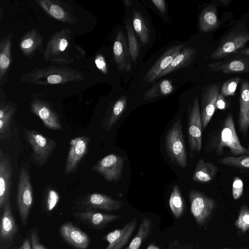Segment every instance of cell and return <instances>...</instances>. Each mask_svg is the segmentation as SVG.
<instances>
[{
    "label": "cell",
    "mask_w": 249,
    "mask_h": 249,
    "mask_svg": "<svg viewBox=\"0 0 249 249\" xmlns=\"http://www.w3.org/2000/svg\"><path fill=\"white\" fill-rule=\"evenodd\" d=\"M219 25L216 6L211 3L204 8L199 18V27L203 33L216 29Z\"/></svg>",
    "instance_id": "f1b7e54d"
},
{
    "label": "cell",
    "mask_w": 249,
    "mask_h": 249,
    "mask_svg": "<svg viewBox=\"0 0 249 249\" xmlns=\"http://www.w3.org/2000/svg\"><path fill=\"white\" fill-rule=\"evenodd\" d=\"M114 60L117 69L128 72L131 69V57L124 32L118 31L113 46Z\"/></svg>",
    "instance_id": "d6986e66"
},
{
    "label": "cell",
    "mask_w": 249,
    "mask_h": 249,
    "mask_svg": "<svg viewBox=\"0 0 249 249\" xmlns=\"http://www.w3.org/2000/svg\"><path fill=\"white\" fill-rule=\"evenodd\" d=\"M146 249H160L159 248L156 246L154 244H150Z\"/></svg>",
    "instance_id": "f907efd6"
},
{
    "label": "cell",
    "mask_w": 249,
    "mask_h": 249,
    "mask_svg": "<svg viewBox=\"0 0 249 249\" xmlns=\"http://www.w3.org/2000/svg\"><path fill=\"white\" fill-rule=\"evenodd\" d=\"M219 4L224 7H228L231 2V0H220L218 1Z\"/></svg>",
    "instance_id": "681fc988"
},
{
    "label": "cell",
    "mask_w": 249,
    "mask_h": 249,
    "mask_svg": "<svg viewBox=\"0 0 249 249\" xmlns=\"http://www.w3.org/2000/svg\"><path fill=\"white\" fill-rule=\"evenodd\" d=\"M36 1L48 15L58 21L69 24H74L77 21L70 5L62 1L37 0Z\"/></svg>",
    "instance_id": "5bb4252c"
},
{
    "label": "cell",
    "mask_w": 249,
    "mask_h": 249,
    "mask_svg": "<svg viewBox=\"0 0 249 249\" xmlns=\"http://www.w3.org/2000/svg\"><path fill=\"white\" fill-rule=\"evenodd\" d=\"M173 90L171 82L167 79L162 80L154 85L143 94V99L150 100L160 96L170 94Z\"/></svg>",
    "instance_id": "1f68e13d"
},
{
    "label": "cell",
    "mask_w": 249,
    "mask_h": 249,
    "mask_svg": "<svg viewBox=\"0 0 249 249\" xmlns=\"http://www.w3.org/2000/svg\"><path fill=\"white\" fill-rule=\"evenodd\" d=\"M202 130L199 104L198 97L196 96L190 109L188 119V140L192 154H197L201 150Z\"/></svg>",
    "instance_id": "ba28073f"
},
{
    "label": "cell",
    "mask_w": 249,
    "mask_h": 249,
    "mask_svg": "<svg viewBox=\"0 0 249 249\" xmlns=\"http://www.w3.org/2000/svg\"><path fill=\"white\" fill-rule=\"evenodd\" d=\"M208 67L212 71L225 74L249 73V56L235 54L231 58L212 62Z\"/></svg>",
    "instance_id": "2e32d148"
},
{
    "label": "cell",
    "mask_w": 249,
    "mask_h": 249,
    "mask_svg": "<svg viewBox=\"0 0 249 249\" xmlns=\"http://www.w3.org/2000/svg\"><path fill=\"white\" fill-rule=\"evenodd\" d=\"M184 47V44H180L168 49L148 70L143 78V81L149 83L157 79L158 77L170 65L174 58Z\"/></svg>",
    "instance_id": "ac0fdd59"
},
{
    "label": "cell",
    "mask_w": 249,
    "mask_h": 249,
    "mask_svg": "<svg viewBox=\"0 0 249 249\" xmlns=\"http://www.w3.org/2000/svg\"><path fill=\"white\" fill-rule=\"evenodd\" d=\"M249 42V29L244 22L238 23L224 35L210 58L213 60L223 59L234 54Z\"/></svg>",
    "instance_id": "277c9868"
},
{
    "label": "cell",
    "mask_w": 249,
    "mask_h": 249,
    "mask_svg": "<svg viewBox=\"0 0 249 249\" xmlns=\"http://www.w3.org/2000/svg\"><path fill=\"white\" fill-rule=\"evenodd\" d=\"M26 140L33 149V156L38 166H43L48 161L56 146V142L35 130L24 128Z\"/></svg>",
    "instance_id": "8992f818"
},
{
    "label": "cell",
    "mask_w": 249,
    "mask_h": 249,
    "mask_svg": "<svg viewBox=\"0 0 249 249\" xmlns=\"http://www.w3.org/2000/svg\"><path fill=\"white\" fill-rule=\"evenodd\" d=\"M217 171L215 165L201 159L196 165L192 179L197 182H209L214 178Z\"/></svg>",
    "instance_id": "f546056e"
},
{
    "label": "cell",
    "mask_w": 249,
    "mask_h": 249,
    "mask_svg": "<svg viewBox=\"0 0 249 249\" xmlns=\"http://www.w3.org/2000/svg\"><path fill=\"white\" fill-rule=\"evenodd\" d=\"M90 138L84 136L77 137L70 142V149L66 160L65 173L68 175L76 169L87 153Z\"/></svg>",
    "instance_id": "9a60e30c"
},
{
    "label": "cell",
    "mask_w": 249,
    "mask_h": 249,
    "mask_svg": "<svg viewBox=\"0 0 249 249\" xmlns=\"http://www.w3.org/2000/svg\"><path fill=\"white\" fill-rule=\"evenodd\" d=\"M169 205L174 216L179 219L184 211V202L179 187L175 185L170 195Z\"/></svg>",
    "instance_id": "836d02e7"
},
{
    "label": "cell",
    "mask_w": 249,
    "mask_h": 249,
    "mask_svg": "<svg viewBox=\"0 0 249 249\" xmlns=\"http://www.w3.org/2000/svg\"><path fill=\"white\" fill-rule=\"evenodd\" d=\"M84 75L70 67L49 66L35 68L21 75V81L35 85L64 84L83 81Z\"/></svg>",
    "instance_id": "3957f363"
},
{
    "label": "cell",
    "mask_w": 249,
    "mask_h": 249,
    "mask_svg": "<svg viewBox=\"0 0 249 249\" xmlns=\"http://www.w3.org/2000/svg\"><path fill=\"white\" fill-rule=\"evenodd\" d=\"M245 249V248H241V249Z\"/></svg>",
    "instance_id": "db71d44e"
},
{
    "label": "cell",
    "mask_w": 249,
    "mask_h": 249,
    "mask_svg": "<svg viewBox=\"0 0 249 249\" xmlns=\"http://www.w3.org/2000/svg\"><path fill=\"white\" fill-rule=\"evenodd\" d=\"M132 24L133 28L144 45L149 41V31L143 16L136 10H133Z\"/></svg>",
    "instance_id": "d6a6232c"
},
{
    "label": "cell",
    "mask_w": 249,
    "mask_h": 249,
    "mask_svg": "<svg viewBox=\"0 0 249 249\" xmlns=\"http://www.w3.org/2000/svg\"><path fill=\"white\" fill-rule=\"evenodd\" d=\"M83 203L88 209H99L106 211H119L122 209L123 205V201L98 193L88 195Z\"/></svg>",
    "instance_id": "7402d4cb"
},
{
    "label": "cell",
    "mask_w": 249,
    "mask_h": 249,
    "mask_svg": "<svg viewBox=\"0 0 249 249\" xmlns=\"http://www.w3.org/2000/svg\"><path fill=\"white\" fill-rule=\"evenodd\" d=\"M151 1L162 14H164L165 13L166 4L164 0H152Z\"/></svg>",
    "instance_id": "f6af8a7d"
},
{
    "label": "cell",
    "mask_w": 249,
    "mask_h": 249,
    "mask_svg": "<svg viewBox=\"0 0 249 249\" xmlns=\"http://www.w3.org/2000/svg\"></svg>",
    "instance_id": "11a10c76"
},
{
    "label": "cell",
    "mask_w": 249,
    "mask_h": 249,
    "mask_svg": "<svg viewBox=\"0 0 249 249\" xmlns=\"http://www.w3.org/2000/svg\"><path fill=\"white\" fill-rule=\"evenodd\" d=\"M33 202V188L29 172L25 168L20 169L18 184L17 202L22 224H26Z\"/></svg>",
    "instance_id": "52a82bcc"
},
{
    "label": "cell",
    "mask_w": 249,
    "mask_h": 249,
    "mask_svg": "<svg viewBox=\"0 0 249 249\" xmlns=\"http://www.w3.org/2000/svg\"><path fill=\"white\" fill-rule=\"evenodd\" d=\"M44 38L36 29L26 32L19 42V48L23 54L28 58H32L36 52L42 48Z\"/></svg>",
    "instance_id": "484cf974"
},
{
    "label": "cell",
    "mask_w": 249,
    "mask_h": 249,
    "mask_svg": "<svg viewBox=\"0 0 249 249\" xmlns=\"http://www.w3.org/2000/svg\"><path fill=\"white\" fill-rule=\"evenodd\" d=\"M13 169L11 160L0 149V209L2 210L10 201L12 187Z\"/></svg>",
    "instance_id": "4fadbf2b"
},
{
    "label": "cell",
    "mask_w": 249,
    "mask_h": 249,
    "mask_svg": "<svg viewBox=\"0 0 249 249\" xmlns=\"http://www.w3.org/2000/svg\"><path fill=\"white\" fill-rule=\"evenodd\" d=\"M152 227V221L147 217H143L139 225L137 234L129 245L124 249H139L142 242L150 234Z\"/></svg>",
    "instance_id": "4dcf8cb0"
},
{
    "label": "cell",
    "mask_w": 249,
    "mask_h": 249,
    "mask_svg": "<svg viewBox=\"0 0 249 249\" xmlns=\"http://www.w3.org/2000/svg\"><path fill=\"white\" fill-rule=\"evenodd\" d=\"M18 230L11 208L10 201L2 209L0 225V240L1 243L8 244L14 239Z\"/></svg>",
    "instance_id": "cb8c5ba5"
},
{
    "label": "cell",
    "mask_w": 249,
    "mask_h": 249,
    "mask_svg": "<svg viewBox=\"0 0 249 249\" xmlns=\"http://www.w3.org/2000/svg\"><path fill=\"white\" fill-rule=\"evenodd\" d=\"M218 162L229 166L249 169V155L226 157L219 159Z\"/></svg>",
    "instance_id": "e575fe53"
},
{
    "label": "cell",
    "mask_w": 249,
    "mask_h": 249,
    "mask_svg": "<svg viewBox=\"0 0 249 249\" xmlns=\"http://www.w3.org/2000/svg\"><path fill=\"white\" fill-rule=\"evenodd\" d=\"M137 226V219H133L122 228L115 230L104 237L108 244L105 249H122L128 242Z\"/></svg>",
    "instance_id": "ffe728a7"
},
{
    "label": "cell",
    "mask_w": 249,
    "mask_h": 249,
    "mask_svg": "<svg viewBox=\"0 0 249 249\" xmlns=\"http://www.w3.org/2000/svg\"><path fill=\"white\" fill-rule=\"evenodd\" d=\"M243 190V180L239 177H235L232 185V194L234 200H237L241 196Z\"/></svg>",
    "instance_id": "60d3db41"
},
{
    "label": "cell",
    "mask_w": 249,
    "mask_h": 249,
    "mask_svg": "<svg viewBox=\"0 0 249 249\" xmlns=\"http://www.w3.org/2000/svg\"><path fill=\"white\" fill-rule=\"evenodd\" d=\"M225 148L233 156L249 155V150L241 143L237 135L232 115L228 114L216 129L209 134L205 150L214 152L217 156L223 154Z\"/></svg>",
    "instance_id": "7a4b0ae2"
},
{
    "label": "cell",
    "mask_w": 249,
    "mask_h": 249,
    "mask_svg": "<svg viewBox=\"0 0 249 249\" xmlns=\"http://www.w3.org/2000/svg\"><path fill=\"white\" fill-rule=\"evenodd\" d=\"M132 2V0H126L124 1V3L126 6L128 7L131 4Z\"/></svg>",
    "instance_id": "816d5d0a"
},
{
    "label": "cell",
    "mask_w": 249,
    "mask_h": 249,
    "mask_svg": "<svg viewBox=\"0 0 249 249\" xmlns=\"http://www.w3.org/2000/svg\"><path fill=\"white\" fill-rule=\"evenodd\" d=\"M240 81V77H234L225 81L221 86L220 93L224 97L234 95Z\"/></svg>",
    "instance_id": "f35d334b"
},
{
    "label": "cell",
    "mask_w": 249,
    "mask_h": 249,
    "mask_svg": "<svg viewBox=\"0 0 249 249\" xmlns=\"http://www.w3.org/2000/svg\"><path fill=\"white\" fill-rule=\"evenodd\" d=\"M95 64L98 69L104 74L108 72L107 66L104 57L101 54H97L94 59Z\"/></svg>",
    "instance_id": "b9f144b4"
},
{
    "label": "cell",
    "mask_w": 249,
    "mask_h": 249,
    "mask_svg": "<svg viewBox=\"0 0 249 249\" xmlns=\"http://www.w3.org/2000/svg\"><path fill=\"white\" fill-rule=\"evenodd\" d=\"M60 231L63 239L73 247L77 249H86L88 247L90 242L89 236L71 222L63 224Z\"/></svg>",
    "instance_id": "603a6c76"
},
{
    "label": "cell",
    "mask_w": 249,
    "mask_h": 249,
    "mask_svg": "<svg viewBox=\"0 0 249 249\" xmlns=\"http://www.w3.org/2000/svg\"><path fill=\"white\" fill-rule=\"evenodd\" d=\"M168 249H193L191 248H189L187 247V245H185L184 246H182L180 245L178 241H174L173 243L172 244L170 247H169Z\"/></svg>",
    "instance_id": "bcb514c9"
},
{
    "label": "cell",
    "mask_w": 249,
    "mask_h": 249,
    "mask_svg": "<svg viewBox=\"0 0 249 249\" xmlns=\"http://www.w3.org/2000/svg\"><path fill=\"white\" fill-rule=\"evenodd\" d=\"M128 38V45L132 60L136 62L139 55L140 47L131 25L128 23L126 25Z\"/></svg>",
    "instance_id": "8d00e7d4"
},
{
    "label": "cell",
    "mask_w": 249,
    "mask_h": 249,
    "mask_svg": "<svg viewBox=\"0 0 249 249\" xmlns=\"http://www.w3.org/2000/svg\"><path fill=\"white\" fill-rule=\"evenodd\" d=\"M59 195L54 189L48 188L45 195V207L47 211H53L58 204L59 200Z\"/></svg>",
    "instance_id": "ab89813d"
},
{
    "label": "cell",
    "mask_w": 249,
    "mask_h": 249,
    "mask_svg": "<svg viewBox=\"0 0 249 249\" xmlns=\"http://www.w3.org/2000/svg\"><path fill=\"white\" fill-rule=\"evenodd\" d=\"M73 215L79 221L96 229H103L110 223L123 216L120 215L106 213L90 209H88L83 212H75Z\"/></svg>",
    "instance_id": "e0dca14e"
},
{
    "label": "cell",
    "mask_w": 249,
    "mask_h": 249,
    "mask_svg": "<svg viewBox=\"0 0 249 249\" xmlns=\"http://www.w3.org/2000/svg\"><path fill=\"white\" fill-rule=\"evenodd\" d=\"M0 99V140L8 139L11 135V124L16 111V105L12 102Z\"/></svg>",
    "instance_id": "4316f807"
},
{
    "label": "cell",
    "mask_w": 249,
    "mask_h": 249,
    "mask_svg": "<svg viewBox=\"0 0 249 249\" xmlns=\"http://www.w3.org/2000/svg\"><path fill=\"white\" fill-rule=\"evenodd\" d=\"M127 97L123 96L114 104L110 114L107 127L111 128L117 122L124 111L127 105Z\"/></svg>",
    "instance_id": "d590c367"
},
{
    "label": "cell",
    "mask_w": 249,
    "mask_h": 249,
    "mask_svg": "<svg viewBox=\"0 0 249 249\" xmlns=\"http://www.w3.org/2000/svg\"><path fill=\"white\" fill-rule=\"evenodd\" d=\"M165 147L172 162L181 168L188 166L187 154L180 118L174 122L167 131L165 138Z\"/></svg>",
    "instance_id": "5b68a950"
},
{
    "label": "cell",
    "mask_w": 249,
    "mask_h": 249,
    "mask_svg": "<svg viewBox=\"0 0 249 249\" xmlns=\"http://www.w3.org/2000/svg\"><path fill=\"white\" fill-rule=\"evenodd\" d=\"M238 122L240 131L246 136L249 129V82L246 80L240 87Z\"/></svg>",
    "instance_id": "d4e9b609"
},
{
    "label": "cell",
    "mask_w": 249,
    "mask_h": 249,
    "mask_svg": "<svg viewBox=\"0 0 249 249\" xmlns=\"http://www.w3.org/2000/svg\"><path fill=\"white\" fill-rule=\"evenodd\" d=\"M123 157L116 154H110L100 160L92 167L109 182H118L121 178L124 166Z\"/></svg>",
    "instance_id": "9c48e42d"
},
{
    "label": "cell",
    "mask_w": 249,
    "mask_h": 249,
    "mask_svg": "<svg viewBox=\"0 0 249 249\" xmlns=\"http://www.w3.org/2000/svg\"><path fill=\"white\" fill-rule=\"evenodd\" d=\"M30 107L31 111L41 120L46 127L54 130L63 129L59 115L48 102L34 97Z\"/></svg>",
    "instance_id": "7c38bea8"
},
{
    "label": "cell",
    "mask_w": 249,
    "mask_h": 249,
    "mask_svg": "<svg viewBox=\"0 0 249 249\" xmlns=\"http://www.w3.org/2000/svg\"><path fill=\"white\" fill-rule=\"evenodd\" d=\"M235 226L244 233L249 229V208L247 205L244 204L242 206Z\"/></svg>",
    "instance_id": "74e56055"
},
{
    "label": "cell",
    "mask_w": 249,
    "mask_h": 249,
    "mask_svg": "<svg viewBox=\"0 0 249 249\" xmlns=\"http://www.w3.org/2000/svg\"><path fill=\"white\" fill-rule=\"evenodd\" d=\"M227 102L225 97L220 92L216 102V109L224 110L227 108Z\"/></svg>",
    "instance_id": "ee69618b"
},
{
    "label": "cell",
    "mask_w": 249,
    "mask_h": 249,
    "mask_svg": "<svg viewBox=\"0 0 249 249\" xmlns=\"http://www.w3.org/2000/svg\"><path fill=\"white\" fill-rule=\"evenodd\" d=\"M15 249H32V248L29 240L26 239L19 248H16Z\"/></svg>",
    "instance_id": "7dc6e473"
},
{
    "label": "cell",
    "mask_w": 249,
    "mask_h": 249,
    "mask_svg": "<svg viewBox=\"0 0 249 249\" xmlns=\"http://www.w3.org/2000/svg\"><path fill=\"white\" fill-rule=\"evenodd\" d=\"M13 33L1 38L0 40V86H3L8 80L13 63L12 41Z\"/></svg>",
    "instance_id": "44dd1931"
},
{
    "label": "cell",
    "mask_w": 249,
    "mask_h": 249,
    "mask_svg": "<svg viewBox=\"0 0 249 249\" xmlns=\"http://www.w3.org/2000/svg\"><path fill=\"white\" fill-rule=\"evenodd\" d=\"M248 149L249 150V142L248 148Z\"/></svg>",
    "instance_id": "f5cc1de1"
},
{
    "label": "cell",
    "mask_w": 249,
    "mask_h": 249,
    "mask_svg": "<svg viewBox=\"0 0 249 249\" xmlns=\"http://www.w3.org/2000/svg\"><path fill=\"white\" fill-rule=\"evenodd\" d=\"M31 244L32 249H47L39 241L38 236L35 231L31 234Z\"/></svg>",
    "instance_id": "7bdbcfd3"
},
{
    "label": "cell",
    "mask_w": 249,
    "mask_h": 249,
    "mask_svg": "<svg viewBox=\"0 0 249 249\" xmlns=\"http://www.w3.org/2000/svg\"><path fill=\"white\" fill-rule=\"evenodd\" d=\"M188 197L192 214L196 222L203 226L215 207L214 200L195 190L190 191Z\"/></svg>",
    "instance_id": "30bf717a"
},
{
    "label": "cell",
    "mask_w": 249,
    "mask_h": 249,
    "mask_svg": "<svg viewBox=\"0 0 249 249\" xmlns=\"http://www.w3.org/2000/svg\"><path fill=\"white\" fill-rule=\"evenodd\" d=\"M220 83H212L204 87L201 92L200 115L202 129H205L216 110V102L220 93Z\"/></svg>",
    "instance_id": "8fae6325"
},
{
    "label": "cell",
    "mask_w": 249,
    "mask_h": 249,
    "mask_svg": "<svg viewBox=\"0 0 249 249\" xmlns=\"http://www.w3.org/2000/svg\"><path fill=\"white\" fill-rule=\"evenodd\" d=\"M197 50L194 47L183 48L173 59L170 65L158 77L159 79L177 70L188 67L196 57Z\"/></svg>",
    "instance_id": "83f0119b"
},
{
    "label": "cell",
    "mask_w": 249,
    "mask_h": 249,
    "mask_svg": "<svg viewBox=\"0 0 249 249\" xmlns=\"http://www.w3.org/2000/svg\"><path fill=\"white\" fill-rule=\"evenodd\" d=\"M43 55L46 61L65 65L84 58L86 52L75 43L71 31L64 28L50 36L43 49Z\"/></svg>",
    "instance_id": "6da1fadb"
},
{
    "label": "cell",
    "mask_w": 249,
    "mask_h": 249,
    "mask_svg": "<svg viewBox=\"0 0 249 249\" xmlns=\"http://www.w3.org/2000/svg\"><path fill=\"white\" fill-rule=\"evenodd\" d=\"M234 54L249 56V48H243L236 51Z\"/></svg>",
    "instance_id": "c3c4849f"
}]
</instances>
